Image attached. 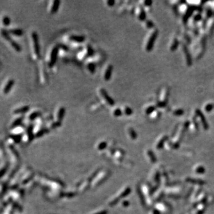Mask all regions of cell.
Wrapping results in <instances>:
<instances>
[{
    "label": "cell",
    "mask_w": 214,
    "mask_h": 214,
    "mask_svg": "<svg viewBox=\"0 0 214 214\" xmlns=\"http://www.w3.org/2000/svg\"><path fill=\"white\" fill-rule=\"evenodd\" d=\"M31 36H32V39L33 41L34 52L35 53L36 56L37 57V58H39L41 56V48H40L39 36H38L37 33L35 31L32 32Z\"/></svg>",
    "instance_id": "cell-1"
},
{
    "label": "cell",
    "mask_w": 214,
    "mask_h": 214,
    "mask_svg": "<svg viewBox=\"0 0 214 214\" xmlns=\"http://www.w3.org/2000/svg\"><path fill=\"white\" fill-rule=\"evenodd\" d=\"M59 52V48L58 47H55L53 48L51 53V56H50V60L49 63V66L50 67H53L54 66L57 62L58 55Z\"/></svg>",
    "instance_id": "cell-2"
},
{
    "label": "cell",
    "mask_w": 214,
    "mask_h": 214,
    "mask_svg": "<svg viewBox=\"0 0 214 214\" xmlns=\"http://www.w3.org/2000/svg\"><path fill=\"white\" fill-rule=\"evenodd\" d=\"M15 83L14 80L10 79L7 81L3 88V93L4 95H7L10 92L11 89L13 88L14 85Z\"/></svg>",
    "instance_id": "cell-3"
},
{
    "label": "cell",
    "mask_w": 214,
    "mask_h": 214,
    "mask_svg": "<svg viewBox=\"0 0 214 214\" xmlns=\"http://www.w3.org/2000/svg\"><path fill=\"white\" fill-rule=\"evenodd\" d=\"M100 92L102 97L105 99L106 102L108 103L110 106H114V105H115V101H114V99L108 95V92H107L105 89H101L100 90Z\"/></svg>",
    "instance_id": "cell-4"
},
{
    "label": "cell",
    "mask_w": 214,
    "mask_h": 214,
    "mask_svg": "<svg viewBox=\"0 0 214 214\" xmlns=\"http://www.w3.org/2000/svg\"><path fill=\"white\" fill-rule=\"evenodd\" d=\"M10 35L15 36H21L23 35V30L20 28H11L8 30Z\"/></svg>",
    "instance_id": "cell-5"
},
{
    "label": "cell",
    "mask_w": 214,
    "mask_h": 214,
    "mask_svg": "<svg viewBox=\"0 0 214 214\" xmlns=\"http://www.w3.org/2000/svg\"><path fill=\"white\" fill-rule=\"evenodd\" d=\"M156 32H154V33H153L152 34V35L150 36L148 42V43L146 45V50L149 51L152 49V47H153V45H154V41L155 40V37H156Z\"/></svg>",
    "instance_id": "cell-6"
},
{
    "label": "cell",
    "mask_w": 214,
    "mask_h": 214,
    "mask_svg": "<svg viewBox=\"0 0 214 214\" xmlns=\"http://www.w3.org/2000/svg\"><path fill=\"white\" fill-rule=\"evenodd\" d=\"M113 70V66L112 65H109L107 67L104 74V79L106 81H108L111 79Z\"/></svg>",
    "instance_id": "cell-7"
},
{
    "label": "cell",
    "mask_w": 214,
    "mask_h": 214,
    "mask_svg": "<svg viewBox=\"0 0 214 214\" xmlns=\"http://www.w3.org/2000/svg\"><path fill=\"white\" fill-rule=\"evenodd\" d=\"M7 42L9 43V44H10L11 47L16 51L19 52L21 51V47L20 45V44H19L16 41L13 40L12 38H11Z\"/></svg>",
    "instance_id": "cell-8"
},
{
    "label": "cell",
    "mask_w": 214,
    "mask_h": 214,
    "mask_svg": "<svg viewBox=\"0 0 214 214\" xmlns=\"http://www.w3.org/2000/svg\"><path fill=\"white\" fill-rule=\"evenodd\" d=\"M30 110V106L29 105H25L22 106L19 108L14 109L13 112L16 114H24Z\"/></svg>",
    "instance_id": "cell-9"
},
{
    "label": "cell",
    "mask_w": 214,
    "mask_h": 214,
    "mask_svg": "<svg viewBox=\"0 0 214 214\" xmlns=\"http://www.w3.org/2000/svg\"><path fill=\"white\" fill-rule=\"evenodd\" d=\"M69 39L76 42L82 43L85 41V37L82 35H72L69 37Z\"/></svg>",
    "instance_id": "cell-10"
},
{
    "label": "cell",
    "mask_w": 214,
    "mask_h": 214,
    "mask_svg": "<svg viewBox=\"0 0 214 214\" xmlns=\"http://www.w3.org/2000/svg\"><path fill=\"white\" fill-rule=\"evenodd\" d=\"M10 23L11 19L8 16H7V15L3 16L1 17V23L4 27H8L10 25Z\"/></svg>",
    "instance_id": "cell-11"
},
{
    "label": "cell",
    "mask_w": 214,
    "mask_h": 214,
    "mask_svg": "<svg viewBox=\"0 0 214 214\" xmlns=\"http://www.w3.org/2000/svg\"><path fill=\"white\" fill-rule=\"evenodd\" d=\"M60 0H55L53 2V4L51 7V13H56L58 11L59 8H60Z\"/></svg>",
    "instance_id": "cell-12"
},
{
    "label": "cell",
    "mask_w": 214,
    "mask_h": 214,
    "mask_svg": "<svg viewBox=\"0 0 214 214\" xmlns=\"http://www.w3.org/2000/svg\"><path fill=\"white\" fill-rule=\"evenodd\" d=\"M95 55V51L92 47L90 45H88L87 46V56L89 57H92Z\"/></svg>",
    "instance_id": "cell-13"
},
{
    "label": "cell",
    "mask_w": 214,
    "mask_h": 214,
    "mask_svg": "<svg viewBox=\"0 0 214 214\" xmlns=\"http://www.w3.org/2000/svg\"><path fill=\"white\" fill-rule=\"evenodd\" d=\"M66 112V109L64 107H61L58 112V118L59 120H63Z\"/></svg>",
    "instance_id": "cell-14"
},
{
    "label": "cell",
    "mask_w": 214,
    "mask_h": 214,
    "mask_svg": "<svg viewBox=\"0 0 214 214\" xmlns=\"http://www.w3.org/2000/svg\"><path fill=\"white\" fill-rule=\"evenodd\" d=\"M88 68L91 73H95L96 71V65L94 63H89L88 64Z\"/></svg>",
    "instance_id": "cell-15"
},
{
    "label": "cell",
    "mask_w": 214,
    "mask_h": 214,
    "mask_svg": "<svg viewBox=\"0 0 214 214\" xmlns=\"http://www.w3.org/2000/svg\"><path fill=\"white\" fill-rule=\"evenodd\" d=\"M41 112H39V111H35V112L31 113V114H30V116H29V118H30V120H35L37 117H39V116H41Z\"/></svg>",
    "instance_id": "cell-16"
},
{
    "label": "cell",
    "mask_w": 214,
    "mask_h": 214,
    "mask_svg": "<svg viewBox=\"0 0 214 214\" xmlns=\"http://www.w3.org/2000/svg\"><path fill=\"white\" fill-rule=\"evenodd\" d=\"M139 20L141 21H143L145 20V19H146V13H145L143 9H141L140 14L139 16Z\"/></svg>",
    "instance_id": "cell-17"
},
{
    "label": "cell",
    "mask_w": 214,
    "mask_h": 214,
    "mask_svg": "<svg viewBox=\"0 0 214 214\" xmlns=\"http://www.w3.org/2000/svg\"><path fill=\"white\" fill-rule=\"evenodd\" d=\"M122 114H123V112H122L120 108H117L114 111V115L116 117L121 116L122 115Z\"/></svg>",
    "instance_id": "cell-18"
},
{
    "label": "cell",
    "mask_w": 214,
    "mask_h": 214,
    "mask_svg": "<svg viewBox=\"0 0 214 214\" xmlns=\"http://www.w3.org/2000/svg\"><path fill=\"white\" fill-rule=\"evenodd\" d=\"M124 111H125L126 114L127 116H130V115H132V114L133 113L132 109L131 108H130V107H128V106L126 107Z\"/></svg>",
    "instance_id": "cell-19"
},
{
    "label": "cell",
    "mask_w": 214,
    "mask_h": 214,
    "mask_svg": "<svg viewBox=\"0 0 214 214\" xmlns=\"http://www.w3.org/2000/svg\"><path fill=\"white\" fill-rule=\"evenodd\" d=\"M107 4H108V6L110 7H112L114 5V4H115L116 3V1H114V0H108V1H107Z\"/></svg>",
    "instance_id": "cell-20"
},
{
    "label": "cell",
    "mask_w": 214,
    "mask_h": 214,
    "mask_svg": "<svg viewBox=\"0 0 214 214\" xmlns=\"http://www.w3.org/2000/svg\"><path fill=\"white\" fill-rule=\"evenodd\" d=\"M58 48H62L63 50L64 51H68V47H67V46L65 45H63V44H61V45H59V47Z\"/></svg>",
    "instance_id": "cell-21"
},
{
    "label": "cell",
    "mask_w": 214,
    "mask_h": 214,
    "mask_svg": "<svg viewBox=\"0 0 214 214\" xmlns=\"http://www.w3.org/2000/svg\"><path fill=\"white\" fill-rule=\"evenodd\" d=\"M154 106H149V108H147L146 112L147 114H150V113H151L153 111H154Z\"/></svg>",
    "instance_id": "cell-22"
},
{
    "label": "cell",
    "mask_w": 214,
    "mask_h": 214,
    "mask_svg": "<svg viewBox=\"0 0 214 214\" xmlns=\"http://www.w3.org/2000/svg\"><path fill=\"white\" fill-rule=\"evenodd\" d=\"M152 24H153V23H151L150 21H148L146 22V25H147V26H148V27H152Z\"/></svg>",
    "instance_id": "cell-23"
},
{
    "label": "cell",
    "mask_w": 214,
    "mask_h": 214,
    "mask_svg": "<svg viewBox=\"0 0 214 214\" xmlns=\"http://www.w3.org/2000/svg\"><path fill=\"white\" fill-rule=\"evenodd\" d=\"M151 3H152V1H144V4H145V5H146V6L150 5Z\"/></svg>",
    "instance_id": "cell-24"
}]
</instances>
